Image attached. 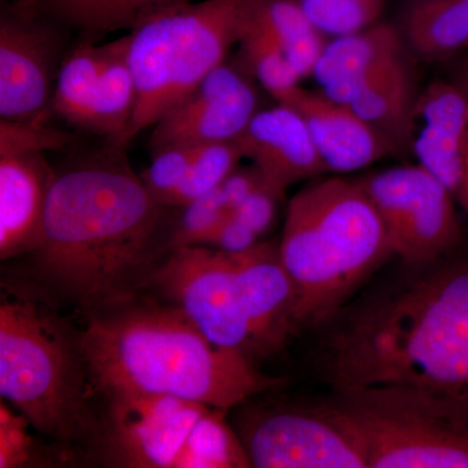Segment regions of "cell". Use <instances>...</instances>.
I'll use <instances>...</instances> for the list:
<instances>
[{
    "label": "cell",
    "mask_w": 468,
    "mask_h": 468,
    "mask_svg": "<svg viewBox=\"0 0 468 468\" xmlns=\"http://www.w3.org/2000/svg\"><path fill=\"white\" fill-rule=\"evenodd\" d=\"M354 307L325 344L337 392L397 389L468 418V250L406 266Z\"/></svg>",
    "instance_id": "cell-1"
},
{
    "label": "cell",
    "mask_w": 468,
    "mask_h": 468,
    "mask_svg": "<svg viewBox=\"0 0 468 468\" xmlns=\"http://www.w3.org/2000/svg\"><path fill=\"white\" fill-rule=\"evenodd\" d=\"M109 150L55 171L38 248L46 282L98 311L122 306L147 286L174 223L122 153Z\"/></svg>",
    "instance_id": "cell-2"
},
{
    "label": "cell",
    "mask_w": 468,
    "mask_h": 468,
    "mask_svg": "<svg viewBox=\"0 0 468 468\" xmlns=\"http://www.w3.org/2000/svg\"><path fill=\"white\" fill-rule=\"evenodd\" d=\"M77 344L89 387L101 394H167L228 411L282 384L241 351L212 344L174 306L98 311Z\"/></svg>",
    "instance_id": "cell-3"
},
{
    "label": "cell",
    "mask_w": 468,
    "mask_h": 468,
    "mask_svg": "<svg viewBox=\"0 0 468 468\" xmlns=\"http://www.w3.org/2000/svg\"><path fill=\"white\" fill-rule=\"evenodd\" d=\"M279 248L297 291L298 332L334 319L394 255L362 185L340 177L314 181L292 197Z\"/></svg>",
    "instance_id": "cell-4"
},
{
    "label": "cell",
    "mask_w": 468,
    "mask_h": 468,
    "mask_svg": "<svg viewBox=\"0 0 468 468\" xmlns=\"http://www.w3.org/2000/svg\"><path fill=\"white\" fill-rule=\"evenodd\" d=\"M0 393L58 442L100 436L77 335L48 307L23 295H7L0 303Z\"/></svg>",
    "instance_id": "cell-5"
},
{
    "label": "cell",
    "mask_w": 468,
    "mask_h": 468,
    "mask_svg": "<svg viewBox=\"0 0 468 468\" xmlns=\"http://www.w3.org/2000/svg\"><path fill=\"white\" fill-rule=\"evenodd\" d=\"M261 0H205L165 9L133 27L128 60L137 106L125 144L226 63L250 29Z\"/></svg>",
    "instance_id": "cell-6"
},
{
    "label": "cell",
    "mask_w": 468,
    "mask_h": 468,
    "mask_svg": "<svg viewBox=\"0 0 468 468\" xmlns=\"http://www.w3.org/2000/svg\"><path fill=\"white\" fill-rule=\"evenodd\" d=\"M332 403L365 443L368 468H468V418L426 396L353 390Z\"/></svg>",
    "instance_id": "cell-7"
},
{
    "label": "cell",
    "mask_w": 468,
    "mask_h": 468,
    "mask_svg": "<svg viewBox=\"0 0 468 468\" xmlns=\"http://www.w3.org/2000/svg\"><path fill=\"white\" fill-rule=\"evenodd\" d=\"M403 266L441 260L464 243L457 203L423 165H399L359 180Z\"/></svg>",
    "instance_id": "cell-8"
},
{
    "label": "cell",
    "mask_w": 468,
    "mask_h": 468,
    "mask_svg": "<svg viewBox=\"0 0 468 468\" xmlns=\"http://www.w3.org/2000/svg\"><path fill=\"white\" fill-rule=\"evenodd\" d=\"M237 435L251 467L368 468L365 443L332 402L249 410Z\"/></svg>",
    "instance_id": "cell-9"
},
{
    "label": "cell",
    "mask_w": 468,
    "mask_h": 468,
    "mask_svg": "<svg viewBox=\"0 0 468 468\" xmlns=\"http://www.w3.org/2000/svg\"><path fill=\"white\" fill-rule=\"evenodd\" d=\"M147 285L158 288L212 344L252 360L260 356L230 254L207 246L172 249Z\"/></svg>",
    "instance_id": "cell-10"
},
{
    "label": "cell",
    "mask_w": 468,
    "mask_h": 468,
    "mask_svg": "<svg viewBox=\"0 0 468 468\" xmlns=\"http://www.w3.org/2000/svg\"><path fill=\"white\" fill-rule=\"evenodd\" d=\"M63 23L37 0H15L0 15V119L48 124L66 58Z\"/></svg>",
    "instance_id": "cell-11"
},
{
    "label": "cell",
    "mask_w": 468,
    "mask_h": 468,
    "mask_svg": "<svg viewBox=\"0 0 468 468\" xmlns=\"http://www.w3.org/2000/svg\"><path fill=\"white\" fill-rule=\"evenodd\" d=\"M101 427V452L119 467L174 468L190 431L209 406L167 394L113 392Z\"/></svg>",
    "instance_id": "cell-12"
},
{
    "label": "cell",
    "mask_w": 468,
    "mask_h": 468,
    "mask_svg": "<svg viewBox=\"0 0 468 468\" xmlns=\"http://www.w3.org/2000/svg\"><path fill=\"white\" fill-rule=\"evenodd\" d=\"M260 110L248 73L221 64L153 125L150 147L236 141Z\"/></svg>",
    "instance_id": "cell-13"
},
{
    "label": "cell",
    "mask_w": 468,
    "mask_h": 468,
    "mask_svg": "<svg viewBox=\"0 0 468 468\" xmlns=\"http://www.w3.org/2000/svg\"><path fill=\"white\" fill-rule=\"evenodd\" d=\"M410 144L468 217V89L432 82L418 97Z\"/></svg>",
    "instance_id": "cell-14"
},
{
    "label": "cell",
    "mask_w": 468,
    "mask_h": 468,
    "mask_svg": "<svg viewBox=\"0 0 468 468\" xmlns=\"http://www.w3.org/2000/svg\"><path fill=\"white\" fill-rule=\"evenodd\" d=\"M230 257L258 356L276 353L291 335L298 334L297 291L282 263L279 245L257 242Z\"/></svg>",
    "instance_id": "cell-15"
},
{
    "label": "cell",
    "mask_w": 468,
    "mask_h": 468,
    "mask_svg": "<svg viewBox=\"0 0 468 468\" xmlns=\"http://www.w3.org/2000/svg\"><path fill=\"white\" fill-rule=\"evenodd\" d=\"M236 141L263 183L282 197L292 185L328 174L306 122L291 104L277 101L258 111Z\"/></svg>",
    "instance_id": "cell-16"
},
{
    "label": "cell",
    "mask_w": 468,
    "mask_h": 468,
    "mask_svg": "<svg viewBox=\"0 0 468 468\" xmlns=\"http://www.w3.org/2000/svg\"><path fill=\"white\" fill-rule=\"evenodd\" d=\"M282 103L291 104L306 122L328 174H350L394 153V147L346 104L324 92L297 89Z\"/></svg>",
    "instance_id": "cell-17"
},
{
    "label": "cell",
    "mask_w": 468,
    "mask_h": 468,
    "mask_svg": "<svg viewBox=\"0 0 468 468\" xmlns=\"http://www.w3.org/2000/svg\"><path fill=\"white\" fill-rule=\"evenodd\" d=\"M55 169L45 154L0 156V258L39 246Z\"/></svg>",
    "instance_id": "cell-18"
},
{
    "label": "cell",
    "mask_w": 468,
    "mask_h": 468,
    "mask_svg": "<svg viewBox=\"0 0 468 468\" xmlns=\"http://www.w3.org/2000/svg\"><path fill=\"white\" fill-rule=\"evenodd\" d=\"M402 34L378 23L360 32L325 42L313 77L332 101L347 104L363 82L385 64L401 57Z\"/></svg>",
    "instance_id": "cell-19"
},
{
    "label": "cell",
    "mask_w": 468,
    "mask_h": 468,
    "mask_svg": "<svg viewBox=\"0 0 468 468\" xmlns=\"http://www.w3.org/2000/svg\"><path fill=\"white\" fill-rule=\"evenodd\" d=\"M418 97L401 55L363 82L346 106L399 150L410 144Z\"/></svg>",
    "instance_id": "cell-20"
},
{
    "label": "cell",
    "mask_w": 468,
    "mask_h": 468,
    "mask_svg": "<svg viewBox=\"0 0 468 468\" xmlns=\"http://www.w3.org/2000/svg\"><path fill=\"white\" fill-rule=\"evenodd\" d=\"M137 106V86L128 60V37L103 45V67L85 131L126 146Z\"/></svg>",
    "instance_id": "cell-21"
},
{
    "label": "cell",
    "mask_w": 468,
    "mask_h": 468,
    "mask_svg": "<svg viewBox=\"0 0 468 468\" xmlns=\"http://www.w3.org/2000/svg\"><path fill=\"white\" fill-rule=\"evenodd\" d=\"M403 38L421 58L440 60L468 46V0H412Z\"/></svg>",
    "instance_id": "cell-22"
},
{
    "label": "cell",
    "mask_w": 468,
    "mask_h": 468,
    "mask_svg": "<svg viewBox=\"0 0 468 468\" xmlns=\"http://www.w3.org/2000/svg\"><path fill=\"white\" fill-rule=\"evenodd\" d=\"M68 27L90 36L132 30L165 9L192 0H37Z\"/></svg>",
    "instance_id": "cell-23"
},
{
    "label": "cell",
    "mask_w": 468,
    "mask_h": 468,
    "mask_svg": "<svg viewBox=\"0 0 468 468\" xmlns=\"http://www.w3.org/2000/svg\"><path fill=\"white\" fill-rule=\"evenodd\" d=\"M257 17L282 46L301 79L313 76L325 39L301 5L294 0H261Z\"/></svg>",
    "instance_id": "cell-24"
},
{
    "label": "cell",
    "mask_w": 468,
    "mask_h": 468,
    "mask_svg": "<svg viewBox=\"0 0 468 468\" xmlns=\"http://www.w3.org/2000/svg\"><path fill=\"white\" fill-rule=\"evenodd\" d=\"M103 67V45L80 43L67 52L55 84L54 113L77 128L86 129Z\"/></svg>",
    "instance_id": "cell-25"
},
{
    "label": "cell",
    "mask_w": 468,
    "mask_h": 468,
    "mask_svg": "<svg viewBox=\"0 0 468 468\" xmlns=\"http://www.w3.org/2000/svg\"><path fill=\"white\" fill-rule=\"evenodd\" d=\"M227 410L208 409L194 424L174 468L251 467L239 435L228 426Z\"/></svg>",
    "instance_id": "cell-26"
},
{
    "label": "cell",
    "mask_w": 468,
    "mask_h": 468,
    "mask_svg": "<svg viewBox=\"0 0 468 468\" xmlns=\"http://www.w3.org/2000/svg\"><path fill=\"white\" fill-rule=\"evenodd\" d=\"M243 72L254 77L277 101H285L300 88L302 79L282 46L258 20L255 12L250 29L239 42Z\"/></svg>",
    "instance_id": "cell-27"
},
{
    "label": "cell",
    "mask_w": 468,
    "mask_h": 468,
    "mask_svg": "<svg viewBox=\"0 0 468 468\" xmlns=\"http://www.w3.org/2000/svg\"><path fill=\"white\" fill-rule=\"evenodd\" d=\"M241 159L243 153L237 141L197 144L186 177L169 203V207H183L217 189L239 167Z\"/></svg>",
    "instance_id": "cell-28"
},
{
    "label": "cell",
    "mask_w": 468,
    "mask_h": 468,
    "mask_svg": "<svg viewBox=\"0 0 468 468\" xmlns=\"http://www.w3.org/2000/svg\"><path fill=\"white\" fill-rule=\"evenodd\" d=\"M387 0H309L301 5L323 36H347L380 23Z\"/></svg>",
    "instance_id": "cell-29"
},
{
    "label": "cell",
    "mask_w": 468,
    "mask_h": 468,
    "mask_svg": "<svg viewBox=\"0 0 468 468\" xmlns=\"http://www.w3.org/2000/svg\"><path fill=\"white\" fill-rule=\"evenodd\" d=\"M180 208L183 211L172 228L171 250L181 246H205L209 236L230 214L218 187Z\"/></svg>",
    "instance_id": "cell-30"
},
{
    "label": "cell",
    "mask_w": 468,
    "mask_h": 468,
    "mask_svg": "<svg viewBox=\"0 0 468 468\" xmlns=\"http://www.w3.org/2000/svg\"><path fill=\"white\" fill-rule=\"evenodd\" d=\"M193 144H172L153 150V160L141 175L144 186L160 205L168 206L184 183L192 163Z\"/></svg>",
    "instance_id": "cell-31"
},
{
    "label": "cell",
    "mask_w": 468,
    "mask_h": 468,
    "mask_svg": "<svg viewBox=\"0 0 468 468\" xmlns=\"http://www.w3.org/2000/svg\"><path fill=\"white\" fill-rule=\"evenodd\" d=\"M73 143L75 135L48 124L0 119V156L45 154L67 149Z\"/></svg>",
    "instance_id": "cell-32"
},
{
    "label": "cell",
    "mask_w": 468,
    "mask_h": 468,
    "mask_svg": "<svg viewBox=\"0 0 468 468\" xmlns=\"http://www.w3.org/2000/svg\"><path fill=\"white\" fill-rule=\"evenodd\" d=\"M30 421L0 403V468L26 467L34 455V441L27 433Z\"/></svg>",
    "instance_id": "cell-33"
},
{
    "label": "cell",
    "mask_w": 468,
    "mask_h": 468,
    "mask_svg": "<svg viewBox=\"0 0 468 468\" xmlns=\"http://www.w3.org/2000/svg\"><path fill=\"white\" fill-rule=\"evenodd\" d=\"M280 198L279 193L261 183L230 211V215L261 237L272 226Z\"/></svg>",
    "instance_id": "cell-34"
},
{
    "label": "cell",
    "mask_w": 468,
    "mask_h": 468,
    "mask_svg": "<svg viewBox=\"0 0 468 468\" xmlns=\"http://www.w3.org/2000/svg\"><path fill=\"white\" fill-rule=\"evenodd\" d=\"M258 239L257 234L229 214L209 236L205 246L227 254H239L251 249Z\"/></svg>",
    "instance_id": "cell-35"
},
{
    "label": "cell",
    "mask_w": 468,
    "mask_h": 468,
    "mask_svg": "<svg viewBox=\"0 0 468 468\" xmlns=\"http://www.w3.org/2000/svg\"><path fill=\"white\" fill-rule=\"evenodd\" d=\"M263 183L261 172L255 165H249V167L234 169L232 174L228 176L226 180L221 183L218 189H220L221 196H223L224 202H226L227 208L229 212L236 208L249 196L254 192L260 185Z\"/></svg>",
    "instance_id": "cell-36"
},
{
    "label": "cell",
    "mask_w": 468,
    "mask_h": 468,
    "mask_svg": "<svg viewBox=\"0 0 468 468\" xmlns=\"http://www.w3.org/2000/svg\"><path fill=\"white\" fill-rule=\"evenodd\" d=\"M297 5H303V3L309 2V0H294Z\"/></svg>",
    "instance_id": "cell-37"
},
{
    "label": "cell",
    "mask_w": 468,
    "mask_h": 468,
    "mask_svg": "<svg viewBox=\"0 0 468 468\" xmlns=\"http://www.w3.org/2000/svg\"><path fill=\"white\" fill-rule=\"evenodd\" d=\"M2 2H7V0H2Z\"/></svg>",
    "instance_id": "cell-38"
}]
</instances>
